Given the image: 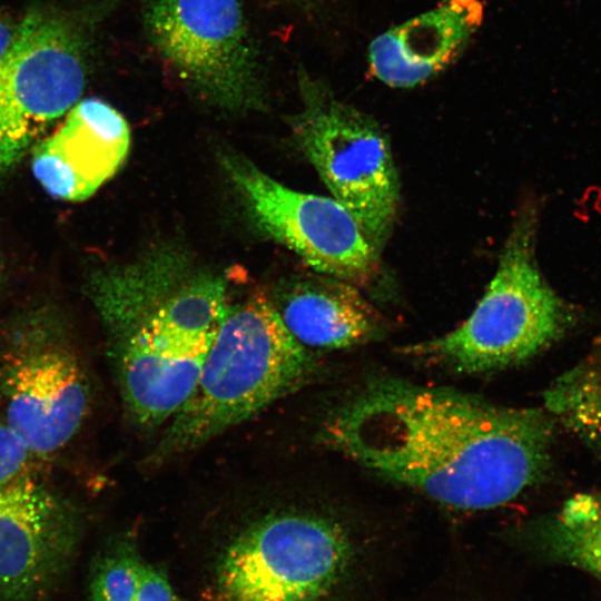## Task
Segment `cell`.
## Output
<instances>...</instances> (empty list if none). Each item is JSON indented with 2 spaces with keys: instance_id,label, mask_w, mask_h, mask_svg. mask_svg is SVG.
Segmentation results:
<instances>
[{
  "instance_id": "6da1fadb",
  "label": "cell",
  "mask_w": 601,
  "mask_h": 601,
  "mask_svg": "<svg viewBox=\"0 0 601 601\" xmlns=\"http://www.w3.org/2000/svg\"><path fill=\"white\" fill-rule=\"evenodd\" d=\"M553 426L539 408L388 377L333 411L319 437L385 479L474 511L504 505L543 477Z\"/></svg>"
},
{
  "instance_id": "7a4b0ae2",
  "label": "cell",
  "mask_w": 601,
  "mask_h": 601,
  "mask_svg": "<svg viewBox=\"0 0 601 601\" xmlns=\"http://www.w3.org/2000/svg\"><path fill=\"white\" fill-rule=\"evenodd\" d=\"M315 361L283 323L270 297L256 293L228 308L197 385L171 418L156 456L194 450L296 391Z\"/></svg>"
},
{
  "instance_id": "3957f363",
  "label": "cell",
  "mask_w": 601,
  "mask_h": 601,
  "mask_svg": "<svg viewBox=\"0 0 601 601\" xmlns=\"http://www.w3.org/2000/svg\"><path fill=\"white\" fill-rule=\"evenodd\" d=\"M536 227V208L523 206L496 273L471 315L455 329L411 345L405 353L476 374L524 363L558 339L569 325L570 312L540 272Z\"/></svg>"
},
{
  "instance_id": "277c9868",
  "label": "cell",
  "mask_w": 601,
  "mask_h": 601,
  "mask_svg": "<svg viewBox=\"0 0 601 601\" xmlns=\"http://www.w3.org/2000/svg\"><path fill=\"white\" fill-rule=\"evenodd\" d=\"M356 555L351 535L332 519L267 514L221 549L214 601H329L352 580Z\"/></svg>"
},
{
  "instance_id": "5b68a950",
  "label": "cell",
  "mask_w": 601,
  "mask_h": 601,
  "mask_svg": "<svg viewBox=\"0 0 601 601\" xmlns=\"http://www.w3.org/2000/svg\"><path fill=\"white\" fill-rule=\"evenodd\" d=\"M294 138L333 197L356 218L380 252L400 207V183L390 142L368 115L341 101L305 71Z\"/></svg>"
},
{
  "instance_id": "8992f818",
  "label": "cell",
  "mask_w": 601,
  "mask_h": 601,
  "mask_svg": "<svg viewBox=\"0 0 601 601\" xmlns=\"http://www.w3.org/2000/svg\"><path fill=\"white\" fill-rule=\"evenodd\" d=\"M88 58V37L76 19L45 7L26 13L0 59V176L79 101Z\"/></svg>"
},
{
  "instance_id": "52a82bcc",
  "label": "cell",
  "mask_w": 601,
  "mask_h": 601,
  "mask_svg": "<svg viewBox=\"0 0 601 601\" xmlns=\"http://www.w3.org/2000/svg\"><path fill=\"white\" fill-rule=\"evenodd\" d=\"M152 47L199 98L229 111L264 107L257 52L240 0H151Z\"/></svg>"
},
{
  "instance_id": "ba28073f",
  "label": "cell",
  "mask_w": 601,
  "mask_h": 601,
  "mask_svg": "<svg viewBox=\"0 0 601 601\" xmlns=\"http://www.w3.org/2000/svg\"><path fill=\"white\" fill-rule=\"evenodd\" d=\"M90 404L89 376L62 329L36 319L0 344V417L36 459L60 452Z\"/></svg>"
},
{
  "instance_id": "9c48e42d",
  "label": "cell",
  "mask_w": 601,
  "mask_h": 601,
  "mask_svg": "<svg viewBox=\"0 0 601 601\" xmlns=\"http://www.w3.org/2000/svg\"><path fill=\"white\" fill-rule=\"evenodd\" d=\"M223 162L257 226L316 273L357 287L376 278L378 250L337 199L293 190L242 157Z\"/></svg>"
},
{
  "instance_id": "30bf717a",
  "label": "cell",
  "mask_w": 601,
  "mask_h": 601,
  "mask_svg": "<svg viewBox=\"0 0 601 601\" xmlns=\"http://www.w3.org/2000/svg\"><path fill=\"white\" fill-rule=\"evenodd\" d=\"M81 533L78 509L31 472L0 490V601H29L61 578Z\"/></svg>"
},
{
  "instance_id": "8fae6325",
  "label": "cell",
  "mask_w": 601,
  "mask_h": 601,
  "mask_svg": "<svg viewBox=\"0 0 601 601\" xmlns=\"http://www.w3.org/2000/svg\"><path fill=\"white\" fill-rule=\"evenodd\" d=\"M129 145L130 130L122 115L100 99H85L35 145L32 173L50 196L81 201L116 174Z\"/></svg>"
},
{
  "instance_id": "7c38bea8",
  "label": "cell",
  "mask_w": 601,
  "mask_h": 601,
  "mask_svg": "<svg viewBox=\"0 0 601 601\" xmlns=\"http://www.w3.org/2000/svg\"><path fill=\"white\" fill-rule=\"evenodd\" d=\"M481 0H443L378 35L368 47L372 73L393 88H412L445 70L483 19Z\"/></svg>"
},
{
  "instance_id": "4fadbf2b",
  "label": "cell",
  "mask_w": 601,
  "mask_h": 601,
  "mask_svg": "<svg viewBox=\"0 0 601 601\" xmlns=\"http://www.w3.org/2000/svg\"><path fill=\"white\" fill-rule=\"evenodd\" d=\"M275 305L293 336L308 349H341L376 338L383 329L376 309L343 279L319 274L280 286Z\"/></svg>"
},
{
  "instance_id": "5bb4252c",
  "label": "cell",
  "mask_w": 601,
  "mask_h": 601,
  "mask_svg": "<svg viewBox=\"0 0 601 601\" xmlns=\"http://www.w3.org/2000/svg\"><path fill=\"white\" fill-rule=\"evenodd\" d=\"M209 346L169 351L129 335L114 338L120 392L136 423L154 427L177 414L197 385Z\"/></svg>"
},
{
  "instance_id": "9a60e30c",
  "label": "cell",
  "mask_w": 601,
  "mask_h": 601,
  "mask_svg": "<svg viewBox=\"0 0 601 601\" xmlns=\"http://www.w3.org/2000/svg\"><path fill=\"white\" fill-rule=\"evenodd\" d=\"M229 306L219 279H197L150 309L128 332L148 345L169 351L209 346Z\"/></svg>"
},
{
  "instance_id": "2e32d148",
  "label": "cell",
  "mask_w": 601,
  "mask_h": 601,
  "mask_svg": "<svg viewBox=\"0 0 601 601\" xmlns=\"http://www.w3.org/2000/svg\"><path fill=\"white\" fill-rule=\"evenodd\" d=\"M543 398L554 422L601 450V339L553 381Z\"/></svg>"
},
{
  "instance_id": "e0dca14e",
  "label": "cell",
  "mask_w": 601,
  "mask_h": 601,
  "mask_svg": "<svg viewBox=\"0 0 601 601\" xmlns=\"http://www.w3.org/2000/svg\"><path fill=\"white\" fill-rule=\"evenodd\" d=\"M543 533L554 554L601 579V490L566 500Z\"/></svg>"
},
{
  "instance_id": "ac0fdd59",
  "label": "cell",
  "mask_w": 601,
  "mask_h": 601,
  "mask_svg": "<svg viewBox=\"0 0 601 601\" xmlns=\"http://www.w3.org/2000/svg\"><path fill=\"white\" fill-rule=\"evenodd\" d=\"M142 561L136 543L128 538L108 544L93 561L89 598L135 601Z\"/></svg>"
},
{
  "instance_id": "d6986e66",
  "label": "cell",
  "mask_w": 601,
  "mask_h": 601,
  "mask_svg": "<svg viewBox=\"0 0 601 601\" xmlns=\"http://www.w3.org/2000/svg\"><path fill=\"white\" fill-rule=\"evenodd\" d=\"M35 460L26 443L0 417V490L29 473Z\"/></svg>"
},
{
  "instance_id": "ffe728a7",
  "label": "cell",
  "mask_w": 601,
  "mask_h": 601,
  "mask_svg": "<svg viewBox=\"0 0 601 601\" xmlns=\"http://www.w3.org/2000/svg\"><path fill=\"white\" fill-rule=\"evenodd\" d=\"M135 601H183L171 587L166 573L142 561Z\"/></svg>"
},
{
  "instance_id": "44dd1931",
  "label": "cell",
  "mask_w": 601,
  "mask_h": 601,
  "mask_svg": "<svg viewBox=\"0 0 601 601\" xmlns=\"http://www.w3.org/2000/svg\"><path fill=\"white\" fill-rule=\"evenodd\" d=\"M18 26L6 14L0 12V59L11 47Z\"/></svg>"
},
{
  "instance_id": "7402d4cb",
  "label": "cell",
  "mask_w": 601,
  "mask_h": 601,
  "mask_svg": "<svg viewBox=\"0 0 601 601\" xmlns=\"http://www.w3.org/2000/svg\"><path fill=\"white\" fill-rule=\"evenodd\" d=\"M88 601H99V600L93 599V598H88Z\"/></svg>"
}]
</instances>
